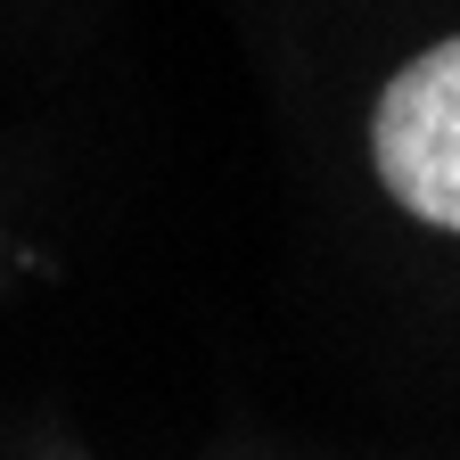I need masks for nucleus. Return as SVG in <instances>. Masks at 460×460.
Instances as JSON below:
<instances>
[{
  "label": "nucleus",
  "instance_id": "f257e3e1",
  "mask_svg": "<svg viewBox=\"0 0 460 460\" xmlns=\"http://www.w3.org/2000/svg\"><path fill=\"white\" fill-rule=\"evenodd\" d=\"M378 181L436 230H460V33L420 49L370 115Z\"/></svg>",
  "mask_w": 460,
  "mask_h": 460
}]
</instances>
